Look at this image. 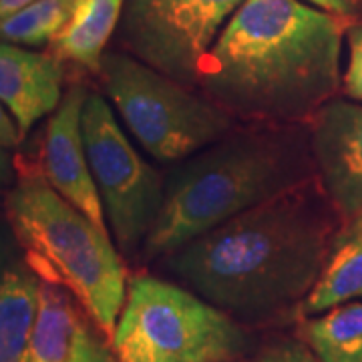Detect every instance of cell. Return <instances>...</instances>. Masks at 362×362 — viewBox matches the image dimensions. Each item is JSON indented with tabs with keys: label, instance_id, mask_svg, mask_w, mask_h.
I'll use <instances>...</instances> for the list:
<instances>
[{
	"label": "cell",
	"instance_id": "8",
	"mask_svg": "<svg viewBox=\"0 0 362 362\" xmlns=\"http://www.w3.org/2000/svg\"><path fill=\"white\" fill-rule=\"evenodd\" d=\"M244 0H127L121 40L141 63L197 87L202 66Z\"/></svg>",
	"mask_w": 362,
	"mask_h": 362
},
{
	"label": "cell",
	"instance_id": "18",
	"mask_svg": "<svg viewBox=\"0 0 362 362\" xmlns=\"http://www.w3.org/2000/svg\"><path fill=\"white\" fill-rule=\"evenodd\" d=\"M69 362H119L109 338L93 324L89 316L78 314Z\"/></svg>",
	"mask_w": 362,
	"mask_h": 362
},
{
	"label": "cell",
	"instance_id": "11",
	"mask_svg": "<svg viewBox=\"0 0 362 362\" xmlns=\"http://www.w3.org/2000/svg\"><path fill=\"white\" fill-rule=\"evenodd\" d=\"M65 69L52 54L0 42V101L18 125L21 137L52 115L63 101Z\"/></svg>",
	"mask_w": 362,
	"mask_h": 362
},
{
	"label": "cell",
	"instance_id": "10",
	"mask_svg": "<svg viewBox=\"0 0 362 362\" xmlns=\"http://www.w3.org/2000/svg\"><path fill=\"white\" fill-rule=\"evenodd\" d=\"M87 89L73 85L47 123L40 147V173L52 189L81 209L95 226L109 232L103 202L93 180L83 141V107Z\"/></svg>",
	"mask_w": 362,
	"mask_h": 362
},
{
	"label": "cell",
	"instance_id": "13",
	"mask_svg": "<svg viewBox=\"0 0 362 362\" xmlns=\"http://www.w3.org/2000/svg\"><path fill=\"white\" fill-rule=\"evenodd\" d=\"M127 0H77L65 28L49 42L54 59L61 63L99 73L105 47L123 16Z\"/></svg>",
	"mask_w": 362,
	"mask_h": 362
},
{
	"label": "cell",
	"instance_id": "24",
	"mask_svg": "<svg viewBox=\"0 0 362 362\" xmlns=\"http://www.w3.org/2000/svg\"><path fill=\"white\" fill-rule=\"evenodd\" d=\"M4 272H6V270H2V254H0V278L4 276Z\"/></svg>",
	"mask_w": 362,
	"mask_h": 362
},
{
	"label": "cell",
	"instance_id": "16",
	"mask_svg": "<svg viewBox=\"0 0 362 362\" xmlns=\"http://www.w3.org/2000/svg\"><path fill=\"white\" fill-rule=\"evenodd\" d=\"M302 330L320 362H362V302L334 306Z\"/></svg>",
	"mask_w": 362,
	"mask_h": 362
},
{
	"label": "cell",
	"instance_id": "22",
	"mask_svg": "<svg viewBox=\"0 0 362 362\" xmlns=\"http://www.w3.org/2000/svg\"><path fill=\"white\" fill-rule=\"evenodd\" d=\"M35 0H0V23L11 18L16 13L25 11L26 6H30Z\"/></svg>",
	"mask_w": 362,
	"mask_h": 362
},
{
	"label": "cell",
	"instance_id": "12",
	"mask_svg": "<svg viewBox=\"0 0 362 362\" xmlns=\"http://www.w3.org/2000/svg\"><path fill=\"white\" fill-rule=\"evenodd\" d=\"M358 298H362V216L340 223L322 272L302 302V314H322Z\"/></svg>",
	"mask_w": 362,
	"mask_h": 362
},
{
	"label": "cell",
	"instance_id": "7",
	"mask_svg": "<svg viewBox=\"0 0 362 362\" xmlns=\"http://www.w3.org/2000/svg\"><path fill=\"white\" fill-rule=\"evenodd\" d=\"M83 141L119 252H141L163 206L165 177L131 145L103 95H87Z\"/></svg>",
	"mask_w": 362,
	"mask_h": 362
},
{
	"label": "cell",
	"instance_id": "19",
	"mask_svg": "<svg viewBox=\"0 0 362 362\" xmlns=\"http://www.w3.org/2000/svg\"><path fill=\"white\" fill-rule=\"evenodd\" d=\"M346 40H349V65L342 77V89L350 101L362 105V25L350 26Z\"/></svg>",
	"mask_w": 362,
	"mask_h": 362
},
{
	"label": "cell",
	"instance_id": "5",
	"mask_svg": "<svg viewBox=\"0 0 362 362\" xmlns=\"http://www.w3.org/2000/svg\"><path fill=\"white\" fill-rule=\"evenodd\" d=\"M99 78L125 127L159 163H177L235 129L206 95L123 52H105Z\"/></svg>",
	"mask_w": 362,
	"mask_h": 362
},
{
	"label": "cell",
	"instance_id": "2",
	"mask_svg": "<svg viewBox=\"0 0 362 362\" xmlns=\"http://www.w3.org/2000/svg\"><path fill=\"white\" fill-rule=\"evenodd\" d=\"M316 175L195 238L168 270L221 310L259 316L308 296L337 232Z\"/></svg>",
	"mask_w": 362,
	"mask_h": 362
},
{
	"label": "cell",
	"instance_id": "15",
	"mask_svg": "<svg viewBox=\"0 0 362 362\" xmlns=\"http://www.w3.org/2000/svg\"><path fill=\"white\" fill-rule=\"evenodd\" d=\"M78 314L66 290L40 282L39 314L23 362H69Z\"/></svg>",
	"mask_w": 362,
	"mask_h": 362
},
{
	"label": "cell",
	"instance_id": "17",
	"mask_svg": "<svg viewBox=\"0 0 362 362\" xmlns=\"http://www.w3.org/2000/svg\"><path fill=\"white\" fill-rule=\"evenodd\" d=\"M75 6L77 0H35L0 23V40L18 47L49 45L65 28Z\"/></svg>",
	"mask_w": 362,
	"mask_h": 362
},
{
	"label": "cell",
	"instance_id": "20",
	"mask_svg": "<svg viewBox=\"0 0 362 362\" xmlns=\"http://www.w3.org/2000/svg\"><path fill=\"white\" fill-rule=\"evenodd\" d=\"M310 6H316L324 13H330L342 18V21H352L362 16V0H302Z\"/></svg>",
	"mask_w": 362,
	"mask_h": 362
},
{
	"label": "cell",
	"instance_id": "9",
	"mask_svg": "<svg viewBox=\"0 0 362 362\" xmlns=\"http://www.w3.org/2000/svg\"><path fill=\"white\" fill-rule=\"evenodd\" d=\"M316 180L340 220L362 216V105L330 99L310 121Z\"/></svg>",
	"mask_w": 362,
	"mask_h": 362
},
{
	"label": "cell",
	"instance_id": "4",
	"mask_svg": "<svg viewBox=\"0 0 362 362\" xmlns=\"http://www.w3.org/2000/svg\"><path fill=\"white\" fill-rule=\"evenodd\" d=\"M4 211L28 270L40 282L66 290L113 342L129 278L111 233L57 194L39 168L21 169Z\"/></svg>",
	"mask_w": 362,
	"mask_h": 362
},
{
	"label": "cell",
	"instance_id": "14",
	"mask_svg": "<svg viewBox=\"0 0 362 362\" xmlns=\"http://www.w3.org/2000/svg\"><path fill=\"white\" fill-rule=\"evenodd\" d=\"M40 282L26 270L0 278V362H23L39 314Z\"/></svg>",
	"mask_w": 362,
	"mask_h": 362
},
{
	"label": "cell",
	"instance_id": "1",
	"mask_svg": "<svg viewBox=\"0 0 362 362\" xmlns=\"http://www.w3.org/2000/svg\"><path fill=\"white\" fill-rule=\"evenodd\" d=\"M342 35V18L302 0H244L197 87L233 119L306 123L340 89Z\"/></svg>",
	"mask_w": 362,
	"mask_h": 362
},
{
	"label": "cell",
	"instance_id": "3",
	"mask_svg": "<svg viewBox=\"0 0 362 362\" xmlns=\"http://www.w3.org/2000/svg\"><path fill=\"white\" fill-rule=\"evenodd\" d=\"M310 135L298 125L250 123L180 161L165 177L163 206L141 247L143 259L168 258L195 238L316 173Z\"/></svg>",
	"mask_w": 362,
	"mask_h": 362
},
{
	"label": "cell",
	"instance_id": "6",
	"mask_svg": "<svg viewBox=\"0 0 362 362\" xmlns=\"http://www.w3.org/2000/svg\"><path fill=\"white\" fill-rule=\"evenodd\" d=\"M119 362H228L244 334L226 312L149 274L133 276L113 334Z\"/></svg>",
	"mask_w": 362,
	"mask_h": 362
},
{
	"label": "cell",
	"instance_id": "23",
	"mask_svg": "<svg viewBox=\"0 0 362 362\" xmlns=\"http://www.w3.org/2000/svg\"><path fill=\"white\" fill-rule=\"evenodd\" d=\"M2 149L4 147H0V183L6 181V177H8V157Z\"/></svg>",
	"mask_w": 362,
	"mask_h": 362
},
{
	"label": "cell",
	"instance_id": "21",
	"mask_svg": "<svg viewBox=\"0 0 362 362\" xmlns=\"http://www.w3.org/2000/svg\"><path fill=\"white\" fill-rule=\"evenodd\" d=\"M21 141L23 137H21L16 121L0 101V147H16Z\"/></svg>",
	"mask_w": 362,
	"mask_h": 362
}]
</instances>
